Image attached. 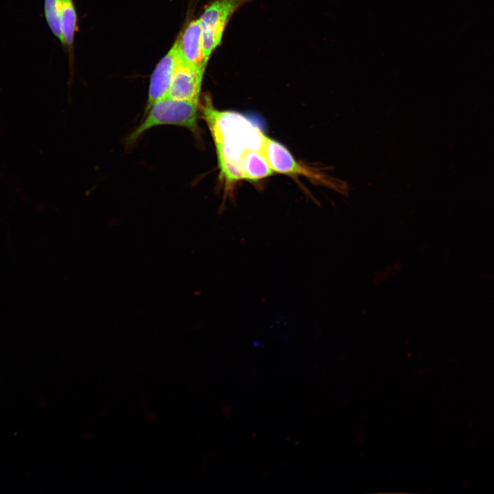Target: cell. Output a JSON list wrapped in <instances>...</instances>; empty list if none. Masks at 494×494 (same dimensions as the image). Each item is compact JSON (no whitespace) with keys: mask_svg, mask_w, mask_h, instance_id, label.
Listing matches in <instances>:
<instances>
[{"mask_svg":"<svg viewBox=\"0 0 494 494\" xmlns=\"http://www.w3.org/2000/svg\"><path fill=\"white\" fill-rule=\"evenodd\" d=\"M249 0H215L199 19L202 45L205 58H209L221 42L226 23L233 14Z\"/></svg>","mask_w":494,"mask_h":494,"instance_id":"cell-4","label":"cell"},{"mask_svg":"<svg viewBox=\"0 0 494 494\" xmlns=\"http://www.w3.org/2000/svg\"><path fill=\"white\" fill-rule=\"evenodd\" d=\"M64 45L71 49L76 30L77 15L72 0H60Z\"/></svg>","mask_w":494,"mask_h":494,"instance_id":"cell-9","label":"cell"},{"mask_svg":"<svg viewBox=\"0 0 494 494\" xmlns=\"http://www.w3.org/2000/svg\"><path fill=\"white\" fill-rule=\"evenodd\" d=\"M204 69L182 58L174 70L167 97L198 104Z\"/></svg>","mask_w":494,"mask_h":494,"instance_id":"cell-5","label":"cell"},{"mask_svg":"<svg viewBox=\"0 0 494 494\" xmlns=\"http://www.w3.org/2000/svg\"><path fill=\"white\" fill-rule=\"evenodd\" d=\"M243 178L256 181L272 175L274 172L259 150H246L242 156Z\"/></svg>","mask_w":494,"mask_h":494,"instance_id":"cell-8","label":"cell"},{"mask_svg":"<svg viewBox=\"0 0 494 494\" xmlns=\"http://www.w3.org/2000/svg\"><path fill=\"white\" fill-rule=\"evenodd\" d=\"M202 112L216 147L220 174L226 185H231L243 178L241 161L244 151H261L265 135L243 115L215 109L209 98Z\"/></svg>","mask_w":494,"mask_h":494,"instance_id":"cell-1","label":"cell"},{"mask_svg":"<svg viewBox=\"0 0 494 494\" xmlns=\"http://www.w3.org/2000/svg\"><path fill=\"white\" fill-rule=\"evenodd\" d=\"M183 59L198 67H206L202 45V29L200 20L191 21L178 38Z\"/></svg>","mask_w":494,"mask_h":494,"instance_id":"cell-7","label":"cell"},{"mask_svg":"<svg viewBox=\"0 0 494 494\" xmlns=\"http://www.w3.org/2000/svg\"><path fill=\"white\" fill-rule=\"evenodd\" d=\"M261 152L273 172L287 175H301L341 193L347 191L346 183L321 172L298 163L289 150L278 141L264 137Z\"/></svg>","mask_w":494,"mask_h":494,"instance_id":"cell-3","label":"cell"},{"mask_svg":"<svg viewBox=\"0 0 494 494\" xmlns=\"http://www.w3.org/2000/svg\"><path fill=\"white\" fill-rule=\"evenodd\" d=\"M164 125L185 127L196 132L198 104L169 97L160 99L144 113L143 120L127 136L125 141L126 147L132 146L150 129Z\"/></svg>","mask_w":494,"mask_h":494,"instance_id":"cell-2","label":"cell"},{"mask_svg":"<svg viewBox=\"0 0 494 494\" xmlns=\"http://www.w3.org/2000/svg\"><path fill=\"white\" fill-rule=\"evenodd\" d=\"M44 11L47 23L51 32L64 45L60 0H45Z\"/></svg>","mask_w":494,"mask_h":494,"instance_id":"cell-10","label":"cell"},{"mask_svg":"<svg viewBox=\"0 0 494 494\" xmlns=\"http://www.w3.org/2000/svg\"><path fill=\"white\" fill-rule=\"evenodd\" d=\"M181 58L179 42L177 39L168 53L158 63L151 75L144 113L154 102L167 97L174 70Z\"/></svg>","mask_w":494,"mask_h":494,"instance_id":"cell-6","label":"cell"}]
</instances>
